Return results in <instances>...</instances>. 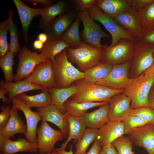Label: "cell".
Here are the masks:
<instances>
[{
    "label": "cell",
    "instance_id": "cell-1",
    "mask_svg": "<svg viewBox=\"0 0 154 154\" xmlns=\"http://www.w3.org/2000/svg\"><path fill=\"white\" fill-rule=\"evenodd\" d=\"M73 84L78 91L70 98V100L78 103L90 102H109L111 98L125 90H117L96 84L86 82L84 79L78 80Z\"/></svg>",
    "mask_w": 154,
    "mask_h": 154
},
{
    "label": "cell",
    "instance_id": "cell-2",
    "mask_svg": "<svg viewBox=\"0 0 154 154\" xmlns=\"http://www.w3.org/2000/svg\"><path fill=\"white\" fill-rule=\"evenodd\" d=\"M154 82V74H144L130 78L129 84L123 93L131 99L130 109L149 106L148 98Z\"/></svg>",
    "mask_w": 154,
    "mask_h": 154
},
{
    "label": "cell",
    "instance_id": "cell-3",
    "mask_svg": "<svg viewBox=\"0 0 154 154\" xmlns=\"http://www.w3.org/2000/svg\"><path fill=\"white\" fill-rule=\"evenodd\" d=\"M53 69L57 88L69 87L76 81L85 77L84 73L74 67L68 60L66 49L56 56Z\"/></svg>",
    "mask_w": 154,
    "mask_h": 154
},
{
    "label": "cell",
    "instance_id": "cell-4",
    "mask_svg": "<svg viewBox=\"0 0 154 154\" xmlns=\"http://www.w3.org/2000/svg\"><path fill=\"white\" fill-rule=\"evenodd\" d=\"M66 52L69 61L76 64L78 69L84 72L100 63L103 49L97 48L82 41L78 47L67 48Z\"/></svg>",
    "mask_w": 154,
    "mask_h": 154
},
{
    "label": "cell",
    "instance_id": "cell-5",
    "mask_svg": "<svg viewBox=\"0 0 154 154\" xmlns=\"http://www.w3.org/2000/svg\"><path fill=\"white\" fill-rule=\"evenodd\" d=\"M135 42L121 38L112 46L104 44L100 63L114 65L131 61L135 52Z\"/></svg>",
    "mask_w": 154,
    "mask_h": 154
},
{
    "label": "cell",
    "instance_id": "cell-6",
    "mask_svg": "<svg viewBox=\"0 0 154 154\" xmlns=\"http://www.w3.org/2000/svg\"><path fill=\"white\" fill-rule=\"evenodd\" d=\"M87 11L93 20L101 23L110 33L112 42L109 46L116 44L121 38L127 39L134 42L137 40L131 33L122 28L114 18L106 14L96 5L88 9Z\"/></svg>",
    "mask_w": 154,
    "mask_h": 154
},
{
    "label": "cell",
    "instance_id": "cell-7",
    "mask_svg": "<svg viewBox=\"0 0 154 154\" xmlns=\"http://www.w3.org/2000/svg\"><path fill=\"white\" fill-rule=\"evenodd\" d=\"M134 44V54L130 68L133 78L143 73L149 68L154 60V44L139 40H136Z\"/></svg>",
    "mask_w": 154,
    "mask_h": 154
},
{
    "label": "cell",
    "instance_id": "cell-8",
    "mask_svg": "<svg viewBox=\"0 0 154 154\" xmlns=\"http://www.w3.org/2000/svg\"><path fill=\"white\" fill-rule=\"evenodd\" d=\"M17 68L14 81L17 82L25 79L33 72L36 66L48 60L43 55L32 51L25 46L22 47L18 53Z\"/></svg>",
    "mask_w": 154,
    "mask_h": 154
},
{
    "label": "cell",
    "instance_id": "cell-9",
    "mask_svg": "<svg viewBox=\"0 0 154 154\" xmlns=\"http://www.w3.org/2000/svg\"><path fill=\"white\" fill-rule=\"evenodd\" d=\"M78 15L83 25L82 37L84 42L97 48L103 49L104 46L101 43V39L102 38H109V35L94 22L89 15L87 11L78 12Z\"/></svg>",
    "mask_w": 154,
    "mask_h": 154
},
{
    "label": "cell",
    "instance_id": "cell-10",
    "mask_svg": "<svg viewBox=\"0 0 154 154\" xmlns=\"http://www.w3.org/2000/svg\"><path fill=\"white\" fill-rule=\"evenodd\" d=\"M131 61L114 65L108 75L96 84L117 90H125L127 87L130 78L129 70Z\"/></svg>",
    "mask_w": 154,
    "mask_h": 154
},
{
    "label": "cell",
    "instance_id": "cell-11",
    "mask_svg": "<svg viewBox=\"0 0 154 154\" xmlns=\"http://www.w3.org/2000/svg\"><path fill=\"white\" fill-rule=\"evenodd\" d=\"M37 143L40 154L52 153L56 143L63 139L64 136L60 131L52 128L46 121L42 122L37 128Z\"/></svg>",
    "mask_w": 154,
    "mask_h": 154
},
{
    "label": "cell",
    "instance_id": "cell-12",
    "mask_svg": "<svg viewBox=\"0 0 154 154\" xmlns=\"http://www.w3.org/2000/svg\"><path fill=\"white\" fill-rule=\"evenodd\" d=\"M25 79L32 84L45 88L56 87L53 62L47 60L37 65L32 73Z\"/></svg>",
    "mask_w": 154,
    "mask_h": 154
},
{
    "label": "cell",
    "instance_id": "cell-13",
    "mask_svg": "<svg viewBox=\"0 0 154 154\" xmlns=\"http://www.w3.org/2000/svg\"><path fill=\"white\" fill-rule=\"evenodd\" d=\"M11 102L13 106L21 110L25 117L27 127L25 135L26 139L31 143L37 142V126L39 121H41L38 112L32 111L30 108L17 97L13 98Z\"/></svg>",
    "mask_w": 154,
    "mask_h": 154
},
{
    "label": "cell",
    "instance_id": "cell-14",
    "mask_svg": "<svg viewBox=\"0 0 154 154\" xmlns=\"http://www.w3.org/2000/svg\"><path fill=\"white\" fill-rule=\"evenodd\" d=\"M128 135L134 145L143 147L148 154H154V124L135 128Z\"/></svg>",
    "mask_w": 154,
    "mask_h": 154
},
{
    "label": "cell",
    "instance_id": "cell-15",
    "mask_svg": "<svg viewBox=\"0 0 154 154\" xmlns=\"http://www.w3.org/2000/svg\"><path fill=\"white\" fill-rule=\"evenodd\" d=\"M114 19L122 28L131 33L137 40H140L141 38L144 33L140 18L136 11L130 9L124 11Z\"/></svg>",
    "mask_w": 154,
    "mask_h": 154
},
{
    "label": "cell",
    "instance_id": "cell-16",
    "mask_svg": "<svg viewBox=\"0 0 154 154\" xmlns=\"http://www.w3.org/2000/svg\"><path fill=\"white\" fill-rule=\"evenodd\" d=\"M130 98L123 92L112 97L109 102L110 108L108 116L110 121H122L130 113Z\"/></svg>",
    "mask_w": 154,
    "mask_h": 154
},
{
    "label": "cell",
    "instance_id": "cell-17",
    "mask_svg": "<svg viewBox=\"0 0 154 154\" xmlns=\"http://www.w3.org/2000/svg\"><path fill=\"white\" fill-rule=\"evenodd\" d=\"M37 110L42 122L49 121L54 124L60 129L64 138L68 136V124L65 114L52 104L38 109Z\"/></svg>",
    "mask_w": 154,
    "mask_h": 154
},
{
    "label": "cell",
    "instance_id": "cell-18",
    "mask_svg": "<svg viewBox=\"0 0 154 154\" xmlns=\"http://www.w3.org/2000/svg\"><path fill=\"white\" fill-rule=\"evenodd\" d=\"M75 13L63 14L53 19L44 29L48 40L61 38L64 32L74 21Z\"/></svg>",
    "mask_w": 154,
    "mask_h": 154
},
{
    "label": "cell",
    "instance_id": "cell-19",
    "mask_svg": "<svg viewBox=\"0 0 154 154\" xmlns=\"http://www.w3.org/2000/svg\"><path fill=\"white\" fill-rule=\"evenodd\" d=\"M98 139L102 147L112 144L113 141L125 135L121 121H110L98 129Z\"/></svg>",
    "mask_w": 154,
    "mask_h": 154
},
{
    "label": "cell",
    "instance_id": "cell-20",
    "mask_svg": "<svg viewBox=\"0 0 154 154\" xmlns=\"http://www.w3.org/2000/svg\"><path fill=\"white\" fill-rule=\"evenodd\" d=\"M21 23L24 40L27 42L30 23L35 17L41 15L43 8H34L25 4L22 1L13 0Z\"/></svg>",
    "mask_w": 154,
    "mask_h": 154
},
{
    "label": "cell",
    "instance_id": "cell-21",
    "mask_svg": "<svg viewBox=\"0 0 154 154\" xmlns=\"http://www.w3.org/2000/svg\"><path fill=\"white\" fill-rule=\"evenodd\" d=\"M110 108L109 103L92 112L85 113L81 118L87 127L98 129L110 121L108 116Z\"/></svg>",
    "mask_w": 154,
    "mask_h": 154
},
{
    "label": "cell",
    "instance_id": "cell-22",
    "mask_svg": "<svg viewBox=\"0 0 154 154\" xmlns=\"http://www.w3.org/2000/svg\"><path fill=\"white\" fill-rule=\"evenodd\" d=\"M0 87V88L4 89L8 94V103H10L14 97L25 92L36 90L43 91L46 88L33 84L25 79L17 82L8 83L1 80Z\"/></svg>",
    "mask_w": 154,
    "mask_h": 154
},
{
    "label": "cell",
    "instance_id": "cell-23",
    "mask_svg": "<svg viewBox=\"0 0 154 154\" xmlns=\"http://www.w3.org/2000/svg\"><path fill=\"white\" fill-rule=\"evenodd\" d=\"M19 110L12 106L10 109V115L9 120L4 127L0 132L3 134L7 139L14 138L17 133H21L25 135L27 130V126L19 116Z\"/></svg>",
    "mask_w": 154,
    "mask_h": 154
},
{
    "label": "cell",
    "instance_id": "cell-24",
    "mask_svg": "<svg viewBox=\"0 0 154 154\" xmlns=\"http://www.w3.org/2000/svg\"><path fill=\"white\" fill-rule=\"evenodd\" d=\"M38 152L37 141L31 143L24 138H19L15 141L8 138L0 154H14L19 152L36 154Z\"/></svg>",
    "mask_w": 154,
    "mask_h": 154
},
{
    "label": "cell",
    "instance_id": "cell-25",
    "mask_svg": "<svg viewBox=\"0 0 154 154\" xmlns=\"http://www.w3.org/2000/svg\"><path fill=\"white\" fill-rule=\"evenodd\" d=\"M131 0H97L96 5L104 13L114 18L131 9Z\"/></svg>",
    "mask_w": 154,
    "mask_h": 154
},
{
    "label": "cell",
    "instance_id": "cell-26",
    "mask_svg": "<svg viewBox=\"0 0 154 154\" xmlns=\"http://www.w3.org/2000/svg\"><path fill=\"white\" fill-rule=\"evenodd\" d=\"M50 95L52 104L55 106L63 114L66 113L64 104L65 102L78 91L74 84L70 86L64 88L52 87L48 88Z\"/></svg>",
    "mask_w": 154,
    "mask_h": 154
},
{
    "label": "cell",
    "instance_id": "cell-27",
    "mask_svg": "<svg viewBox=\"0 0 154 154\" xmlns=\"http://www.w3.org/2000/svg\"><path fill=\"white\" fill-rule=\"evenodd\" d=\"M65 114L68 124V135L66 141L60 148H58L59 150H65L69 142L72 139L77 142L81 138L87 127L81 117L71 114Z\"/></svg>",
    "mask_w": 154,
    "mask_h": 154
},
{
    "label": "cell",
    "instance_id": "cell-28",
    "mask_svg": "<svg viewBox=\"0 0 154 154\" xmlns=\"http://www.w3.org/2000/svg\"><path fill=\"white\" fill-rule=\"evenodd\" d=\"M67 3L65 1H60L48 7L43 8L41 15L39 27L44 29L54 18L63 14Z\"/></svg>",
    "mask_w": 154,
    "mask_h": 154
},
{
    "label": "cell",
    "instance_id": "cell-29",
    "mask_svg": "<svg viewBox=\"0 0 154 154\" xmlns=\"http://www.w3.org/2000/svg\"><path fill=\"white\" fill-rule=\"evenodd\" d=\"M17 97L30 108L38 109L52 104L51 97L47 88L41 93L35 95L29 96L23 93Z\"/></svg>",
    "mask_w": 154,
    "mask_h": 154
},
{
    "label": "cell",
    "instance_id": "cell-30",
    "mask_svg": "<svg viewBox=\"0 0 154 154\" xmlns=\"http://www.w3.org/2000/svg\"><path fill=\"white\" fill-rule=\"evenodd\" d=\"M107 102L77 103L70 100H67L64 104L66 113L81 117L87 110L90 108L101 106L108 104Z\"/></svg>",
    "mask_w": 154,
    "mask_h": 154
},
{
    "label": "cell",
    "instance_id": "cell-31",
    "mask_svg": "<svg viewBox=\"0 0 154 154\" xmlns=\"http://www.w3.org/2000/svg\"><path fill=\"white\" fill-rule=\"evenodd\" d=\"M113 65L99 63L84 72V80L88 83L96 84L108 75Z\"/></svg>",
    "mask_w": 154,
    "mask_h": 154
},
{
    "label": "cell",
    "instance_id": "cell-32",
    "mask_svg": "<svg viewBox=\"0 0 154 154\" xmlns=\"http://www.w3.org/2000/svg\"><path fill=\"white\" fill-rule=\"evenodd\" d=\"M70 48L61 38L47 40L42 48L38 50L39 53L44 55L48 60L53 63L56 56L64 50Z\"/></svg>",
    "mask_w": 154,
    "mask_h": 154
},
{
    "label": "cell",
    "instance_id": "cell-33",
    "mask_svg": "<svg viewBox=\"0 0 154 154\" xmlns=\"http://www.w3.org/2000/svg\"><path fill=\"white\" fill-rule=\"evenodd\" d=\"M80 20L78 17L76 19L64 32L61 37V39L70 48H77L82 42L79 31Z\"/></svg>",
    "mask_w": 154,
    "mask_h": 154
},
{
    "label": "cell",
    "instance_id": "cell-34",
    "mask_svg": "<svg viewBox=\"0 0 154 154\" xmlns=\"http://www.w3.org/2000/svg\"><path fill=\"white\" fill-rule=\"evenodd\" d=\"M144 33L154 30V0L137 11Z\"/></svg>",
    "mask_w": 154,
    "mask_h": 154
},
{
    "label": "cell",
    "instance_id": "cell-35",
    "mask_svg": "<svg viewBox=\"0 0 154 154\" xmlns=\"http://www.w3.org/2000/svg\"><path fill=\"white\" fill-rule=\"evenodd\" d=\"M98 129L87 128L75 145L74 154H85L90 144L98 138Z\"/></svg>",
    "mask_w": 154,
    "mask_h": 154
},
{
    "label": "cell",
    "instance_id": "cell-36",
    "mask_svg": "<svg viewBox=\"0 0 154 154\" xmlns=\"http://www.w3.org/2000/svg\"><path fill=\"white\" fill-rule=\"evenodd\" d=\"M13 13L12 10L8 11V14L9 19L8 31L10 36L9 51L14 54H16L18 53L21 48L19 41L18 29L13 19Z\"/></svg>",
    "mask_w": 154,
    "mask_h": 154
},
{
    "label": "cell",
    "instance_id": "cell-37",
    "mask_svg": "<svg viewBox=\"0 0 154 154\" xmlns=\"http://www.w3.org/2000/svg\"><path fill=\"white\" fill-rule=\"evenodd\" d=\"M14 54L9 51L6 54L0 59V66L5 78V82L8 83L14 80L13 66L14 65Z\"/></svg>",
    "mask_w": 154,
    "mask_h": 154
},
{
    "label": "cell",
    "instance_id": "cell-38",
    "mask_svg": "<svg viewBox=\"0 0 154 154\" xmlns=\"http://www.w3.org/2000/svg\"><path fill=\"white\" fill-rule=\"evenodd\" d=\"M112 144L118 154H135L133 151V142L128 136L123 135L114 141Z\"/></svg>",
    "mask_w": 154,
    "mask_h": 154
},
{
    "label": "cell",
    "instance_id": "cell-39",
    "mask_svg": "<svg viewBox=\"0 0 154 154\" xmlns=\"http://www.w3.org/2000/svg\"><path fill=\"white\" fill-rule=\"evenodd\" d=\"M9 19L8 17L0 23V57L4 56L9 50V44L7 41Z\"/></svg>",
    "mask_w": 154,
    "mask_h": 154
},
{
    "label": "cell",
    "instance_id": "cell-40",
    "mask_svg": "<svg viewBox=\"0 0 154 154\" xmlns=\"http://www.w3.org/2000/svg\"><path fill=\"white\" fill-rule=\"evenodd\" d=\"M125 134H128L133 129L149 124L139 117L129 115L122 121Z\"/></svg>",
    "mask_w": 154,
    "mask_h": 154
},
{
    "label": "cell",
    "instance_id": "cell-41",
    "mask_svg": "<svg viewBox=\"0 0 154 154\" xmlns=\"http://www.w3.org/2000/svg\"><path fill=\"white\" fill-rule=\"evenodd\" d=\"M129 115L139 117L149 123L154 124V110L149 106H142L131 110Z\"/></svg>",
    "mask_w": 154,
    "mask_h": 154
},
{
    "label": "cell",
    "instance_id": "cell-42",
    "mask_svg": "<svg viewBox=\"0 0 154 154\" xmlns=\"http://www.w3.org/2000/svg\"><path fill=\"white\" fill-rule=\"evenodd\" d=\"M97 0H75L72 2L75 4L78 12L87 11L96 4Z\"/></svg>",
    "mask_w": 154,
    "mask_h": 154
},
{
    "label": "cell",
    "instance_id": "cell-43",
    "mask_svg": "<svg viewBox=\"0 0 154 154\" xmlns=\"http://www.w3.org/2000/svg\"><path fill=\"white\" fill-rule=\"evenodd\" d=\"M0 130H1L7 124L9 117L10 113V106H2L0 107Z\"/></svg>",
    "mask_w": 154,
    "mask_h": 154
},
{
    "label": "cell",
    "instance_id": "cell-44",
    "mask_svg": "<svg viewBox=\"0 0 154 154\" xmlns=\"http://www.w3.org/2000/svg\"><path fill=\"white\" fill-rule=\"evenodd\" d=\"M153 0H131V9L137 11L148 4Z\"/></svg>",
    "mask_w": 154,
    "mask_h": 154
},
{
    "label": "cell",
    "instance_id": "cell-45",
    "mask_svg": "<svg viewBox=\"0 0 154 154\" xmlns=\"http://www.w3.org/2000/svg\"><path fill=\"white\" fill-rule=\"evenodd\" d=\"M139 40L154 44V30L144 33L141 38Z\"/></svg>",
    "mask_w": 154,
    "mask_h": 154
},
{
    "label": "cell",
    "instance_id": "cell-46",
    "mask_svg": "<svg viewBox=\"0 0 154 154\" xmlns=\"http://www.w3.org/2000/svg\"><path fill=\"white\" fill-rule=\"evenodd\" d=\"M22 1L32 5L40 3L44 6V8H47L53 5L52 1L50 0H25Z\"/></svg>",
    "mask_w": 154,
    "mask_h": 154
},
{
    "label": "cell",
    "instance_id": "cell-47",
    "mask_svg": "<svg viewBox=\"0 0 154 154\" xmlns=\"http://www.w3.org/2000/svg\"><path fill=\"white\" fill-rule=\"evenodd\" d=\"M98 139L94 142L89 151L85 154H99L102 149Z\"/></svg>",
    "mask_w": 154,
    "mask_h": 154
},
{
    "label": "cell",
    "instance_id": "cell-48",
    "mask_svg": "<svg viewBox=\"0 0 154 154\" xmlns=\"http://www.w3.org/2000/svg\"><path fill=\"white\" fill-rule=\"evenodd\" d=\"M102 148L104 150V154H118L116 148L112 143Z\"/></svg>",
    "mask_w": 154,
    "mask_h": 154
},
{
    "label": "cell",
    "instance_id": "cell-49",
    "mask_svg": "<svg viewBox=\"0 0 154 154\" xmlns=\"http://www.w3.org/2000/svg\"><path fill=\"white\" fill-rule=\"evenodd\" d=\"M148 101L149 106L154 110V88L152 87L149 92Z\"/></svg>",
    "mask_w": 154,
    "mask_h": 154
},
{
    "label": "cell",
    "instance_id": "cell-50",
    "mask_svg": "<svg viewBox=\"0 0 154 154\" xmlns=\"http://www.w3.org/2000/svg\"><path fill=\"white\" fill-rule=\"evenodd\" d=\"M6 93L7 92L4 89L0 88V98L2 100L4 106H6L5 103H8V98L5 96Z\"/></svg>",
    "mask_w": 154,
    "mask_h": 154
},
{
    "label": "cell",
    "instance_id": "cell-51",
    "mask_svg": "<svg viewBox=\"0 0 154 154\" xmlns=\"http://www.w3.org/2000/svg\"><path fill=\"white\" fill-rule=\"evenodd\" d=\"M44 44L39 40H35L33 43V47L35 49L38 50V51L41 49L43 47Z\"/></svg>",
    "mask_w": 154,
    "mask_h": 154
},
{
    "label": "cell",
    "instance_id": "cell-52",
    "mask_svg": "<svg viewBox=\"0 0 154 154\" xmlns=\"http://www.w3.org/2000/svg\"><path fill=\"white\" fill-rule=\"evenodd\" d=\"M38 40L41 41L44 44L48 40V37L45 33L40 34L38 36Z\"/></svg>",
    "mask_w": 154,
    "mask_h": 154
},
{
    "label": "cell",
    "instance_id": "cell-53",
    "mask_svg": "<svg viewBox=\"0 0 154 154\" xmlns=\"http://www.w3.org/2000/svg\"><path fill=\"white\" fill-rule=\"evenodd\" d=\"M7 139L2 133L0 132V150L2 151L6 140Z\"/></svg>",
    "mask_w": 154,
    "mask_h": 154
},
{
    "label": "cell",
    "instance_id": "cell-54",
    "mask_svg": "<svg viewBox=\"0 0 154 154\" xmlns=\"http://www.w3.org/2000/svg\"><path fill=\"white\" fill-rule=\"evenodd\" d=\"M143 73L144 74H154V60L153 63L151 66Z\"/></svg>",
    "mask_w": 154,
    "mask_h": 154
},
{
    "label": "cell",
    "instance_id": "cell-55",
    "mask_svg": "<svg viewBox=\"0 0 154 154\" xmlns=\"http://www.w3.org/2000/svg\"><path fill=\"white\" fill-rule=\"evenodd\" d=\"M56 149L59 152V154H74L73 152L72 147L68 151H66L64 149L59 150L58 149Z\"/></svg>",
    "mask_w": 154,
    "mask_h": 154
},
{
    "label": "cell",
    "instance_id": "cell-56",
    "mask_svg": "<svg viewBox=\"0 0 154 154\" xmlns=\"http://www.w3.org/2000/svg\"><path fill=\"white\" fill-rule=\"evenodd\" d=\"M45 154H59V152L56 149H54V150L52 153H47Z\"/></svg>",
    "mask_w": 154,
    "mask_h": 154
},
{
    "label": "cell",
    "instance_id": "cell-57",
    "mask_svg": "<svg viewBox=\"0 0 154 154\" xmlns=\"http://www.w3.org/2000/svg\"><path fill=\"white\" fill-rule=\"evenodd\" d=\"M99 154H104V151L102 148Z\"/></svg>",
    "mask_w": 154,
    "mask_h": 154
},
{
    "label": "cell",
    "instance_id": "cell-58",
    "mask_svg": "<svg viewBox=\"0 0 154 154\" xmlns=\"http://www.w3.org/2000/svg\"><path fill=\"white\" fill-rule=\"evenodd\" d=\"M152 87H153V88H154V83H153V84Z\"/></svg>",
    "mask_w": 154,
    "mask_h": 154
},
{
    "label": "cell",
    "instance_id": "cell-59",
    "mask_svg": "<svg viewBox=\"0 0 154 154\" xmlns=\"http://www.w3.org/2000/svg\"><path fill=\"white\" fill-rule=\"evenodd\" d=\"M153 57H154V54H153Z\"/></svg>",
    "mask_w": 154,
    "mask_h": 154
}]
</instances>
